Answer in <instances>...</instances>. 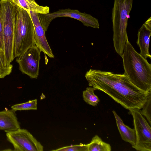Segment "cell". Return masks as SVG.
<instances>
[{"instance_id":"obj_11","label":"cell","mask_w":151,"mask_h":151,"mask_svg":"<svg viewBox=\"0 0 151 151\" xmlns=\"http://www.w3.org/2000/svg\"><path fill=\"white\" fill-rule=\"evenodd\" d=\"M151 35V17L144 23L138 33L137 45L140 49L139 53L145 58H151L149 51L150 38Z\"/></svg>"},{"instance_id":"obj_7","label":"cell","mask_w":151,"mask_h":151,"mask_svg":"<svg viewBox=\"0 0 151 151\" xmlns=\"http://www.w3.org/2000/svg\"><path fill=\"white\" fill-rule=\"evenodd\" d=\"M42 27L45 32L52 20L59 17H66L77 19L86 27L99 29V24L97 19L90 14L81 12L76 9H67L59 10L47 14H38Z\"/></svg>"},{"instance_id":"obj_21","label":"cell","mask_w":151,"mask_h":151,"mask_svg":"<svg viewBox=\"0 0 151 151\" xmlns=\"http://www.w3.org/2000/svg\"><path fill=\"white\" fill-rule=\"evenodd\" d=\"M3 31V24L0 4V55L5 61Z\"/></svg>"},{"instance_id":"obj_9","label":"cell","mask_w":151,"mask_h":151,"mask_svg":"<svg viewBox=\"0 0 151 151\" xmlns=\"http://www.w3.org/2000/svg\"><path fill=\"white\" fill-rule=\"evenodd\" d=\"M41 51L35 44L17 57L20 71L30 78L37 79L39 75Z\"/></svg>"},{"instance_id":"obj_1","label":"cell","mask_w":151,"mask_h":151,"mask_svg":"<svg viewBox=\"0 0 151 151\" xmlns=\"http://www.w3.org/2000/svg\"><path fill=\"white\" fill-rule=\"evenodd\" d=\"M88 85L101 91L129 110L141 109L149 93L133 84L124 74L91 69L85 75Z\"/></svg>"},{"instance_id":"obj_14","label":"cell","mask_w":151,"mask_h":151,"mask_svg":"<svg viewBox=\"0 0 151 151\" xmlns=\"http://www.w3.org/2000/svg\"><path fill=\"white\" fill-rule=\"evenodd\" d=\"M11 0L15 5L20 6L27 11H31L40 14H47L49 13V7L40 6L35 0Z\"/></svg>"},{"instance_id":"obj_16","label":"cell","mask_w":151,"mask_h":151,"mask_svg":"<svg viewBox=\"0 0 151 151\" xmlns=\"http://www.w3.org/2000/svg\"><path fill=\"white\" fill-rule=\"evenodd\" d=\"M96 89L93 87H88L83 92L84 101L88 104L93 106H96L100 101L98 97L94 93Z\"/></svg>"},{"instance_id":"obj_2","label":"cell","mask_w":151,"mask_h":151,"mask_svg":"<svg viewBox=\"0 0 151 151\" xmlns=\"http://www.w3.org/2000/svg\"><path fill=\"white\" fill-rule=\"evenodd\" d=\"M124 74L136 87L151 93V65L137 52L127 39L123 54Z\"/></svg>"},{"instance_id":"obj_19","label":"cell","mask_w":151,"mask_h":151,"mask_svg":"<svg viewBox=\"0 0 151 151\" xmlns=\"http://www.w3.org/2000/svg\"><path fill=\"white\" fill-rule=\"evenodd\" d=\"M13 65H7L0 55V79L4 78L10 74L12 71Z\"/></svg>"},{"instance_id":"obj_15","label":"cell","mask_w":151,"mask_h":151,"mask_svg":"<svg viewBox=\"0 0 151 151\" xmlns=\"http://www.w3.org/2000/svg\"><path fill=\"white\" fill-rule=\"evenodd\" d=\"M88 151H111L109 144L105 142L98 135L93 137L91 142L87 144Z\"/></svg>"},{"instance_id":"obj_5","label":"cell","mask_w":151,"mask_h":151,"mask_svg":"<svg viewBox=\"0 0 151 151\" xmlns=\"http://www.w3.org/2000/svg\"><path fill=\"white\" fill-rule=\"evenodd\" d=\"M3 24L4 60L7 65L11 64L14 57L15 5L11 0L0 1Z\"/></svg>"},{"instance_id":"obj_12","label":"cell","mask_w":151,"mask_h":151,"mask_svg":"<svg viewBox=\"0 0 151 151\" xmlns=\"http://www.w3.org/2000/svg\"><path fill=\"white\" fill-rule=\"evenodd\" d=\"M20 128L15 111L12 109L0 111V130L8 132Z\"/></svg>"},{"instance_id":"obj_17","label":"cell","mask_w":151,"mask_h":151,"mask_svg":"<svg viewBox=\"0 0 151 151\" xmlns=\"http://www.w3.org/2000/svg\"><path fill=\"white\" fill-rule=\"evenodd\" d=\"M37 100L35 99L26 102L15 104L11 106L14 111L29 110H37Z\"/></svg>"},{"instance_id":"obj_4","label":"cell","mask_w":151,"mask_h":151,"mask_svg":"<svg viewBox=\"0 0 151 151\" xmlns=\"http://www.w3.org/2000/svg\"><path fill=\"white\" fill-rule=\"evenodd\" d=\"M133 1V0H114L112 10L113 44L116 52L121 56L128 38L127 28Z\"/></svg>"},{"instance_id":"obj_3","label":"cell","mask_w":151,"mask_h":151,"mask_svg":"<svg viewBox=\"0 0 151 151\" xmlns=\"http://www.w3.org/2000/svg\"><path fill=\"white\" fill-rule=\"evenodd\" d=\"M35 45L34 27L29 12L15 5L14 58Z\"/></svg>"},{"instance_id":"obj_18","label":"cell","mask_w":151,"mask_h":151,"mask_svg":"<svg viewBox=\"0 0 151 151\" xmlns=\"http://www.w3.org/2000/svg\"><path fill=\"white\" fill-rule=\"evenodd\" d=\"M151 93L148 97L147 100L141 110L142 115L147 119L150 125H151Z\"/></svg>"},{"instance_id":"obj_20","label":"cell","mask_w":151,"mask_h":151,"mask_svg":"<svg viewBox=\"0 0 151 151\" xmlns=\"http://www.w3.org/2000/svg\"><path fill=\"white\" fill-rule=\"evenodd\" d=\"M55 151H88L87 144L80 143L79 145L66 146L52 150Z\"/></svg>"},{"instance_id":"obj_13","label":"cell","mask_w":151,"mask_h":151,"mask_svg":"<svg viewBox=\"0 0 151 151\" xmlns=\"http://www.w3.org/2000/svg\"><path fill=\"white\" fill-rule=\"evenodd\" d=\"M112 112L116 121V125L122 139L129 143L133 148L136 142V136L134 129L125 125L120 117L116 112L113 110Z\"/></svg>"},{"instance_id":"obj_8","label":"cell","mask_w":151,"mask_h":151,"mask_svg":"<svg viewBox=\"0 0 151 151\" xmlns=\"http://www.w3.org/2000/svg\"><path fill=\"white\" fill-rule=\"evenodd\" d=\"M8 140L16 151H43L41 144L27 130L20 128L6 132Z\"/></svg>"},{"instance_id":"obj_6","label":"cell","mask_w":151,"mask_h":151,"mask_svg":"<svg viewBox=\"0 0 151 151\" xmlns=\"http://www.w3.org/2000/svg\"><path fill=\"white\" fill-rule=\"evenodd\" d=\"M132 116L136 142L133 148L139 151H151V128L147 120L142 115L141 109L129 110Z\"/></svg>"},{"instance_id":"obj_10","label":"cell","mask_w":151,"mask_h":151,"mask_svg":"<svg viewBox=\"0 0 151 151\" xmlns=\"http://www.w3.org/2000/svg\"><path fill=\"white\" fill-rule=\"evenodd\" d=\"M34 25L35 44L50 58L54 56L47 40L45 32L40 22L38 13L29 11Z\"/></svg>"}]
</instances>
